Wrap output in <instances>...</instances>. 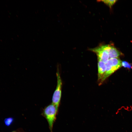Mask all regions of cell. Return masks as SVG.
<instances>
[{
	"mask_svg": "<svg viewBox=\"0 0 132 132\" xmlns=\"http://www.w3.org/2000/svg\"><path fill=\"white\" fill-rule=\"evenodd\" d=\"M58 109L53 103L49 104L45 108L43 114L47 120L51 132H52L53 124L56 117Z\"/></svg>",
	"mask_w": 132,
	"mask_h": 132,
	"instance_id": "obj_1",
	"label": "cell"
},
{
	"mask_svg": "<svg viewBox=\"0 0 132 132\" xmlns=\"http://www.w3.org/2000/svg\"><path fill=\"white\" fill-rule=\"evenodd\" d=\"M56 76L57 78V85L53 96L52 103L58 109L61 97L62 86V82L58 67H57Z\"/></svg>",
	"mask_w": 132,
	"mask_h": 132,
	"instance_id": "obj_2",
	"label": "cell"
},
{
	"mask_svg": "<svg viewBox=\"0 0 132 132\" xmlns=\"http://www.w3.org/2000/svg\"><path fill=\"white\" fill-rule=\"evenodd\" d=\"M90 50L96 54L98 60H100L105 63L110 59L108 52L106 49L104 45H100L90 49Z\"/></svg>",
	"mask_w": 132,
	"mask_h": 132,
	"instance_id": "obj_3",
	"label": "cell"
},
{
	"mask_svg": "<svg viewBox=\"0 0 132 132\" xmlns=\"http://www.w3.org/2000/svg\"><path fill=\"white\" fill-rule=\"evenodd\" d=\"M106 71L102 79V82L110 75L119 68L110 59L106 63Z\"/></svg>",
	"mask_w": 132,
	"mask_h": 132,
	"instance_id": "obj_4",
	"label": "cell"
},
{
	"mask_svg": "<svg viewBox=\"0 0 132 132\" xmlns=\"http://www.w3.org/2000/svg\"><path fill=\"white\" fill-rule=\"evenodd\" d=\"M98 80L99 84L102 83V79L106 69V63L100 60H98Z\"/></svg>",
	"mask_w": 132,
	"mask_h": 132,
	"instance_id": "obj_5",
	"label": "cell"
},
{
	"mask_svg": "<svg viewBox=\"0 0 132 132\" xmlns=\"http://www.w3.org/2000/svg\"><path fill=\"white\" fill-rule=\"evenodd\" d=\"M104 46L108 52L110 59L118 58L121 55V52L113 46L109 45H105Z\"/></svg>",
	"mask_w": 132,
	"mask_h": 132,
	"instance_id": "obj_6",
	"label": "cell"
},
{
	"mask_svg": "<svg viewBox=\"0 0 132 132\" xmlns=\"http://www.w3.org/2000/svg\"><path fill=\"white\" fill-rule=\"evenodd\" d=\"M100 1L104 3L110 8L116 2L117 0H102Z\"/></svg>",
	"mask_w": 132,
	"mask_h": 132,
	"instance_id": "obj_7",
	"label": "cell"
},
{
	"mask_svg": "<svg viewBox=\"0 0 132 132\" xmlns=\"http://www.w3.org/2000/svg\"><path fill=\"white\" fill-rule=\"evenodd\" d=\"M14 119L12 117H9L5 119L4 120L5 125L7 126L11 125L13 123Z\"/></svg>",
	"mask_w": 132,
	"mask_h": 132,
	"instance_id": "obj_8",
	"label": "cell"
},
{
	"mask_svg": "<svg viewBox=\"0 0 132 132\" xmlns=\"http://www.w3.org/2000/svg\"><path fill=\"white\" fill-rule=\"evenodd\" d=\"M122 66L129 68H132L131 65L128 62L125 61L122 62Z\"/></svg>",
	"mask_w": 132,
	"mask_h": 132,
	"instance_id": "obj_9",
	"label": "cell"
},
{
	"mask_svg": "<svg viewBox=\"0 0 132 132\" xmlns=\"http://www.w3.org/2000/svg\"><path fill=\"white\" fill-rule=\"evenodd\" d=\"M15 132V131H13V132Z\"/></svg>",
	"mask_w": 132,
	"mask_h": 132,
	"instance_id": "obj_10",
	"label": "cell"
}]
</instances>
